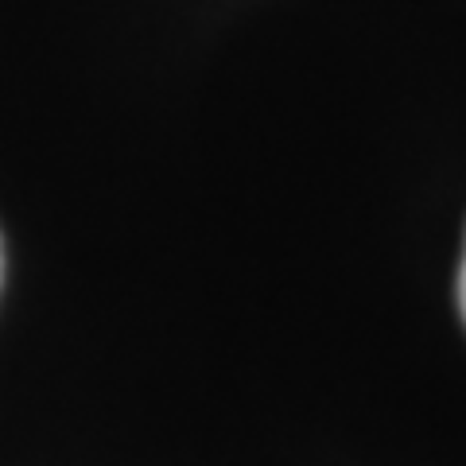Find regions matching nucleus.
I'll return each instance as SVG.
<instances>
[{
    "mask_svg": "<svg viewBox=\"0 0 466 466\" xmlns=\"http://www.w3.org/2000/svg\"><path fill=\"white\" fill-rule=\"evenodd\" d=\"M459 308H462V319H466V253H462V268H459Z\"/></svg>",
    "mask_w": 466,
    "mask_h": 466,
    "instance_id": "nucleus-1",
    "label": "nucleus"
},
{
    "mask_svg": "<svg viewBox=\"0 0 466 466\" xmlns=\"http://www.w3.org/2000/svg\"><path fill=\"white\" fill-rule=\"evenodd\" d=\"M0 276H5V257H0Z\"/></svg>",
    "mask_w": 466,
    "mask_h": 466,
    "instance_id": "nucleus-2",
    "label": "nucleus"
}]
</instances>
